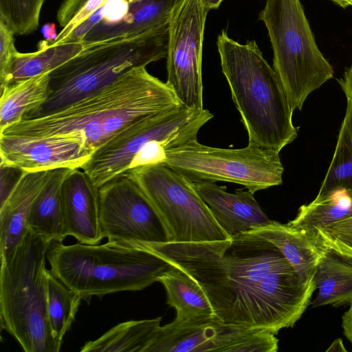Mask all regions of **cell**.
I'll use <instances>...</instances> for the list:
<instances>
[{
  "label": "cell",
  "mask_w": 352,
  "mask_h": 352,
  "mask_svg": "<svg viewBox=\"0 0 352 352\" xmlns=\"http://www.w3.org/2000/svg\"><path fill=\"white\" fill-rule=\"evenodd\" d=\"M192 182H228L253 193L283 183L279 153L248 144L242 148H221L192 140L165 149L162 161Z\"/></svg>",
  "instance_id": "9"
},
{
  "label": "cell",
  "mask_w": 352,
  "mask_h": 352,
  "mask_svg": "<svg viewBox=\"0 0 352 352\" xmlns=\"http://www.w3.org/2000/svg\"><path fill=\"white\" fill-rule=\"evenodd\" d=\"M221 66L248 144L280 153L298 136L294 110L273 67L254 41L242 44L225 30L217 41Z\"/></svg>",
  "instance_id": "3"
},
{
  "label": "cell",
  "mask_w": 352,
  "mask_h": 352,
  "mask_svg": "<svg viewBox=\"0 0 352 352\" xmlns=\"http://www.w3.org/2000/svg\"><path fill=\"white\" fill-rule=\"evenodd\" d=\"M82 299L78 294L47 270V315L53 336L60 344L75 319Z\"/></svg>",
  "instance_id": "28"
},
{
  "label": "cell",
  "mask_w": 352,
  "mask_h": 352,
  "mask_svg": "<svg viewBox=\"0 0 352 352\" xmlns=\"http://www.w3.org/2000/svg\"><path fill=\"white\" fill-rule=\"evenodd\" d=\"M213 116L204 108L181 106L141 120L94 151L81 168L100 188L135 168L162 163L165 149L197 139L199 131Z\"/></svg>",
  "instance_id": "7"
},
{
  "label": "cell",
  "mask_w": 352,
  "mask_h": 352,
  "mask_svg": "<svg viewBox=\"0 0 352 352\" xmlns=\"http://www.w3.org/2000/svg\"><path fill=\"white\" fill-rule=\"evenodd\" d=\"M342 327L344 335L352 345V302L342 317Z\"/></svg>",
  "instance_id": "35"
},
{
  "label": "cell",
  "mask_w": 352,
  "mask_h": 352,
  "mask_svg": "<svg viewBox=\"0 0 352 352\" xmlns=\"http://www.w3.org/2000/svg\"><path fill=\"white\" fill-rule=\"evenodd\" d=\"M278 340L264 329L223 322L214 315L159 326L145 352H276Z\"/></svg>",
  "instance_id": "11"
},
{
  "label": "cell",
  "mask_w": 352,
  "mask_h": 352,
  "mask_svg": "<svg viewBox=\"0 0 352 352\" xmlns=\"http://www.w3.org/2000/svg\"><path fill=\"white\" fill-rule=\"evenodd\" d=\"M50 73L12 84L1 93L0 132L40 107L49 95Z\"/></svg>",
  "instance_id": "25"
},
{
  "label": "cell",
  "mask_w": 352,
  "mask_h": 352,
  "mask_svg": "<svg viewBox=\"0 0 352 352\" xmlns=\"http://www.w3.org/2000/svg\"><path fill=\"white\" fill-rule=\"evenodd\" d=\"M72 170L59 168L49 171L27 219L28 229L52 241H63L67 236L63 223L61 190L63 182Z\"/></svg>",
  "instance_id": "20"
},
{
  "label": "cell",
  "mask_w": 352,
  "mask_h": 352,
  "mask_svg": "<svg viewBox=\"0 0 352 352\" xmlns=\"http://www.w3.org/2000/svg\"><path fill=\"white\" fill-rule=\"evenodd\" d=\"M98 198L102 233L107 241L127 245L168 241L160 216L128 173L98 188Z\"/></svg>",
  "instance_id": "13"
},
{
  "label": "cell",
  "mask_w": 352,
  "mask_h": 352,
  "mask_svg": "<svg viewBox=\"0 0 352 352\" xmlns=\"http://www.w3.org/2000/svg\"><path fill=\"white\" fill-rule=\"evenodd\" d=\"M182 0H129V9L122 19L100 31L87 33L84 45L131 38L169 26L173 15Z\"/></svg>",
  "instance_id": "18"
},
{
  "label": "cell",
  "mask_w": 352,
  "mask_h": 352,
  "mask_svg": "<svg viewBox=\"0 0 352 352\" xmlns=\"http://www.w3.org/2000/svg\"><path fill=\"white\" fill-rule=\"evenodd\" d=\"M50 239L28 229L12 256L1 262V327L25 352H58L47 309Z\"/></svg>",
  "instance_id": "6"
},
{
  "label": "cell",
  "mask_w": 352,
  "mask_h": 352,
  "mask_svg": "<svg viewBox=\"0 0 352 352\" xmlns=\"http://www.w3.org/2000/svg\"><path fill=\"white\" fill-rule=\"evenodd\" d=\"M163 222L169 242L230 239L193 182L163 164H148L128 173Z\"/></svg>",
  "instance_id": "10"
},
{
  "label": "cell",
  "mask_w": 352,
  "mask_h": 352,
  "mask_svg": "<svg viewBox=\"0 0 352 352\" xmlns=\"http://www.w3.org/2000/svg\"><path fill=\"white\" fill-rule=\"evenodd\" d=\"M317 240L323 247L352 258V216L320 229Z\"/></svg>",
  "instance_id": "31"
},
{
  "label": "cell",
  "mask_w": 352,
  "mask_h": 352,
  "mask_svg": "<svg viewBox=\"0 0 352 352\" xmlns=\"http://www.w3.org/2000/svg\"><path fill=\"white\" fill-rule=\"evenodd\" d=\"M45 0H0V20L17 35L35 31Z\"/></svg>",
  "instance_id": "29"
},
{
  "label": "cell",
  "mask_w": 352,
  "mask_h": 352,
  "mask_svg": "<svg viewBox=\"0 0 352 352\" xmlns=\"http://www.w3.org/2000/svg\"><path fill=\"white\" fill-rule=\"evenodd\" d=\"M47 260L51 272L82 299L142 290L173 267L147 250L109 241L65 245L52 241Z\"/></svg>",
  "instance_id": "4"
},
{
  "label": "cell",
  "mask_w": 352,
  "mask_h": 352,
  "mask_svg": "<svg viewBox=\"0 0 352 352\" xmlns=\"http://www.w3.org/2000/svg\"><path fill=\"white\" fill-rule=\"evenodd\" d=\"M351 216L352 192L338 189L317 195L310 203L302 205L288 223L318 243L320 229Z\"/></svg>",
  "instance_id": "22"
},
{
  "label": "cell",
  "mask_w": 352,
  "mask_h": 352,
  "mask_svg": "<svg viewBox=\"0 0 352 352\" xmlns=\"http://www.w3.org/2000/svg\"><path fill=\"white\" fill-rule=\"evenodd\" d=\"M342 340L338 338L335 340L329 347L327 349V351H346Z\"/></svg>",
  "instance_id": "37"
},
{
  "label": "cell",
  "mask_w": 352,
  "mask_h": 352,
  "mask_svg": "<svg viewBox=\"0 0 352 352\" xmlns=\"http://www.w3.org/2000/svg\"><path fill=\"white\" fill-rule=\"evenodd\" d=\"M268 32L273 68L293 110L333 77L319 50L300 0H266L258 15Z\"/></svg>",
  "instance_id": "8"
},
{
  "label": "cell",
  "mask_w": 352,
  "mask_h": 352,
  "mask_svg": "<svg viewBox=\"0 0 352 352\" xmlns=\"http://www.w3.org/2000/svg\"><path fill=\"white\" fill-rule=\"evenodd\" d=\"M41 32L45 40L50 43L54 42L58 36L54 23H47L43 25Z\"/></svg>",
  "instance_id": "36"
},
{
  "label": "cell",
  "mask_w": 352,
  "mask_h": 352,
  "mask_svg": "<svg viewBox=\"0 0 352 352\" xmlns=\"http://www.w3.org/2000/svg\"><path fill=\"white\" fill-rule=\"evenodd\" d=\"M92 153L72 138L0 134V164L25 172L81 168Z\"/></svg>",
  "instance_id": "14"
},
{
  "label": "cell",
  "mask_w": 352,
  "mask_h": 352,
  "mask_svg": "<svg viewBox=\"0 0 352 352\" xmlns=\"http://www.w3.org/2000/svg\"><path fill=\"white\" fill-rule=\"evenodd\" d=\"M337 6L346 8L347 7L352 6V0H331Z\"/></svg>",
  "instance_id": "39"
},
{
  "label": "cell",
  "mask_w": 352,
  "mask_h": 352,
  "mask_svg": "<svg viewBox=\"0 0 352 352\" xmlns=\"http://www.w3.org/2000/svg\"><path fill=\"white\" fill-rule=\"evenodd\" d=\"M193 186L211 210L217 222L230 237L268 224L271 220L263 212L250 190L226 187L212 182H193Z\"/></svg>",
  "instance_id": "16"
},
{
  "label": "cell",
  "mask_w": 352,
  "mask_h": 352,
  "mask_svg": "<svg viewBox=\"0 0 352 352\" xmlns=\"http://www.w3.org/2000/svg\"><path fill=\"white\" fill-rule=\"evenodd\" d=\"M198 283L223 322L276 335L301 318L316 291L302 282L280 250L251 232L230 239L135 245Z\"/></svg>",
  "instance_id": "1"
},
{
  "label": "cell",
  "mask_w": 352,
  "mask_h": 352,
  "mask_svg": "<svg viewBox=\"0 0 352 352\" xmlns=\"http://www.w3.org/2000/svg\"><path fill=\"white\" fill-rule=\"evenodd\" d=\"M67 236L85 244H98L104 238L100 222L98 188L82 168L72 169L61 190Z\"/></svg>",
  "instance_id": "15"
},
{
  "label": "cell",
  "mask_w": 352,
  "mask_h": 352,
  "mask_svg": "<svg viewBox=\"0 0 352 352\" xmlns=\"http://www.w3.org/2000/svg\"><path fill=\"white\" fill-rule=\"evenodd\" d=\"M1 168V201L3 204L25 172L19 168L0 164Z\"/></svg>",
  "instance_id": "33"
},
{
  "label": "cell",
  "mask_w": 352,
  "mask_h": 352,
  "mask_svg": "<svg viewBox=\"0 0 352 352\" xmlns=\"http://www.w3.org/2000/svg\"><path fill=\"white\" fill-rule=\"evenodd\" d=\"M206 7L208 9H216L219 8L223 0H202Z\"/></svg>",
  "instance_id": "38"
},
{
  "label": "cell",
  "mask_w": 352,
  "mask_h": 352,
  "mask_svg": "<svg viewBox=\"0 0 352 352\" xmlns=\"http://www.w3.org/2000/svg\"><path fill=\"white\" fill-rule=\"evenodd\" d=\"M83 48L84 45L81 43L53 45L50 42L43 40L38 43V50L34 52L21 53L16 51L12 61L7 87L50 73L76 56Z\"/></svg>",
  "instance_id": "23"
},
{
  "label": "cell",
  "mask_w": 352,
  "mask_h": 352,
  "mask_svg": "<svg viewBox=\"0 0 352 352\" xmlns=\"http://www.w3.org/2000/svg\"><path fill=\"white\" fill-rule=\"evenodd\" d=\"M167 295V304L177 312L175 320H186L213 314L212 306L200 285L185 272L173 267L160 278Z\"/></svg>",
  "instance_id": "24"
},
{
  "label": "cell",
  "mask_w": 352,
  "mask_h": 352,
  "mask_svg": "<svg viewBox=\"0 0 352 352\" xmlns=\"http://www.w3.org/2000/svg\"><path fill=\"white\" fill-rule=\"evenodd\" d=\"M346 100L352 101V63L344 72L342 78L337 79Z\"/></svg>",
  "instance_id": "34"
},
{
  "label": "cell",
  "mask_w": 352,
  "mask_h": 352,
  "mask_svg": "<svg viewBox=\"0 0 352 352\" xmlns=\"http://www.w3.org/2000/svg\"><path fill=\"white\" fill-rule=\"evenodd\" d=\"M276 245L306 285H313L316 267L326 248L290 226L272 221L249 230Z\"/></svg>",
  "instance_id": "19"
},
{
  "label": "cell",
  "mask_w": 352,
  "mask_h": 352,
  "mask_svg": "<svg viewBox=\"0 0 352 352\" xmlns=\"http://www.w3.org/2000/svg\"><path fill=\"white\" fill-rule=\"evenodd\" d=\"M110 0H65L60 4L56 14L62 28L56 39L51 45L60 44L78 25L93 12ZM129 1V0H125Z\"/></svg>",
  "instance_id": "30"
},
{
  "label": "cell",
  "mask_w": 352,
  "mask_h": 352,
  "mask_svg": "<svg viewBox=\"0 0 352 352\" xmlns=\"http://www.w3.org/2000/svg\"><path fill=\"white\" fill-rule=\"evenodd\" d=\"M338 189L352 192V101L349 100L334 153L317 195Z\"/></svg>",
  "instance_id": "27"
},
{
  "label": "cell",
  "mask_w": 352,
  "mask_h": 352,
  "mask_svg": "<svg viewBox=\"0 0 352 352\" xmlns=\"http://www.w3.org/2000/svg\"><path fill=\"white\" fill-rule=\"evenodd\" d=\"M208 10L202 0H182L169 24L166 82L188 108H203L201 60Z\"/></svg>",
  "instance_id": "12"
},
{
  "label": "cell",
  "mask_w": 352,
  "mask_h": 352,
  "mask_svg": "<svg viewBox=\"0 0 352 352\" xmlns=\"http://www.w3.org/2000/svg\"><path fill=\"white\" fill-rule=\"evenodd\" d=\"M161 317L129 320L117 324L94 340L87 342L81 352H145L153 341Z\"/></svg>",
  "instance_id": "26"
},
{
  "label": "cell",
  "mask_w": 352,
  "mask_h": 352,
  "mask_svg": "<svg viewBox=\"0 0 352 352\" xmlns=\"http://www.w3.org/2000/svg\"><path fill=\"white\" fill-rule=\"evenodd\" d=\"M49 171H25L6 201L0 204L1 262L10 259L28 231V217Z\"/></svg>",
  "instance_id": "17"
},
{
  "label": "cell",
  "mask_w": 352,
  "mask_h": 352,
  "mask_svg": "<svg viewBox=\"0 0 352 352\" xmlns=\"http://www.w3.org/2000/svg\"><path fill=\"white\" fill-rule=\"evenodd\" d=\"M317 294L313 307H340L352 302V258L326 248L314 278Z\"/></svg>",
  "instance_id": "21"
},
{
  "label": "cell",
  "mask_w": 352,
  "mask_h": 352,
  "mask_svg": "<svg viewBox=\"0 0 352 352\" xmlns=\"http://www.w3.org/2000/svg\"><path fill=\"white\" fill-rule=\"evenodd\" d=\"M168 29L84 46L78 54L50 73L47 99L23 119L59 111L100 91L129 71L166 57Z\"/></svg>",
  "instance_id": "5"
},
{
  "label": "cell",
  "mask_w": 352,
  "mask_h": 352,
  "mask_svg": "<svg viewBox=\"0 0 352 352\" xmlns=\"http://www.w3.org/2000/svg\"><path fill=\"white\" fill-rule=\"evenodd\" d=\"M14 35L13 31L0 20V91L8 86L12 61L17 51Z\"/></svg>",
  "instance_id": "32"
},
{
  "label": "cell",
  "mask_w": 352,
  "mask_h": 352,
  "mask_svg": "<svg viewBox=\"0 0 352 352\" xmlns=\"http://www.w3.org/2000/svg\"><path fill=\"white\" fill-rule=\"evenodd\" d=\"M181 106L166 82L141 67L93 95L52 113L22 119L0 134L72 138L94 152L127 126Z\"/></svg>",
  "instance_id": "2"
}]
</instances>
